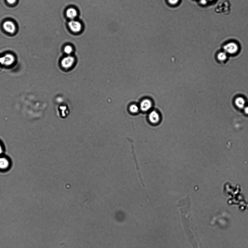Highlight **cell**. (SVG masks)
I'll return each instance as SVG.
<instances>
[{"label": "cell", "instance_id": "11", "mask_svg": "<svg viewBox=\"0 0 248 248\" xmlns=\"http://www.w3.org/2000/svg\"><path fill=\"white\" fill-rule=\"evenodd\" d=\"M217 58L220 61H225L227 58L226 53L225 52H220L218 54Z\"/></svg>", "mask_w": 248, "mask_h": 248}, {"label": "cell", "instance_id": "14", "mask_svg": "<svg viewBox=\"0 0 248 248\" xmlns=\"http://www.w3.org/2000/svg\"><path fill=\"white\" fill-rule=\"evenodd\" d=\"M179 1L180 0H168L169 4L173 5H177Z\"/></svg>", "mask_w": 248, "mask_h": 248}, {"label": "cell", "instance_id": "17", "mask_svg": "<svg viewBox=\"0 0 248 248\" xmlns=\"http://www.w3.org/2000/svg\"><path fill=\"white\" fill-rule=\"evenodd\" d=\"M2 152H3L2 148L1 145H0V155L2 154Z\"/></svg>", "mask_w": 248, "mask_h": 248}, {"label": "cell", "instance_id": "7", "mask_svg": "<svg viewBox=\"0 0 248 248\" xmlns=\"http://www.w3.org/2000/svg\"><path fill=\"white\" fill-rule=\"evenodd\" d=\"M74 58L72 56H68L65 58L62 62V65L65 69L70 68L74 63Z\"/></svg>", "mask_w": 248, "mask_h": 248}, {"label": "cell", "instance_id": "9", "mask_svg": "<svg viewBox=\"0 0 248 248\" xmlns=\"http://www.w3.org/2000/svg\"><path fill=\"white\" fill-rule=\"evenodd\" d=\"M245 101L243 98L239 97L235 100V104L236 106L240 109H243L245 106Z\"/></svg>", "mask_w": 248, "mask_h": 248}, {"label": "cell", "instance_id": "4", "mask_svg": "<svg viewBox=\"0 0 248 248\" xmlns=\"http://www.w3.org/2000/svg\"><path fill=\"white\" fill-rule=\"evenodd\" d=\"M4 29L11 34H14L16 31V26L14 23L10 21H6L3 24Z\"/></svg>", "mask_w": 248, "mask_h": 248}, {"label": "cell", "instance_id": "1", "mask_svg": "<svg viewBox=\"0 0 248 248\" xmlns=\"http://www.w3.org/2000/svg\"><path fill=\"white\" fill-rule=\"evenodd\" d=\"M189 202L188 203L185 207H179L180 211L181 212V218L183 223L184 230L186 234L188 239L194 248H200L198 246L197 242L194 238V235L191 232L188 220L186 216L190 208Z\"/></svg>", "mask_w": 248, "mask_h": 248}, {"label": "cell", "instance_id": "16", "mask_svg": "<svg viewBox=\"0 0 248 248\" xmlns=\"http://www.w3.org/2000/svg\"><path fill=\"white\" fill-rule=\"evenodd\" d=\"M244 112L246 114H248V106L244 108Z\"/></svg>", "mask_w": 248, "mask_h": 248}, {"label": "cell", "instance_id": "3", "mask_svg": "<svg viewBox=\"0 0 248 248\" xmlns=\"http://www.w3.org/2000/svg\"><path fill=\"white\" fill-rule=\"evenodd\" d=\"M68 25L69 28L73 32H80L82 29V25L80 22L75 20H72L69 22Z\"/></svg>", "mask_w": 248, "mask_h": 248}, {"label": "cell", "instance_id": "2", "mask_svg": "<svg viewBox=\"0 0 248 248\" xmlns=\"http://www.w3.org/2000/svg\"><path fill=\"white\" fill-rule=\"evenodd\" d=\"M223 49L225 52L230 54H234L238 52L239 47L236 43L231 42L225 45Z\"/></svg>", "mask_w": 248, "mask_h": 248}, {"label": "cell", "instance_id": "5", "mask_svg": "<svg viewBox=\"0 0 248 248\" xmlns=\"http://www.w3.org/2000/svg\"><path fill=\"white\" fill-rule=\"evenodd\" d=\"M149 121L153 125H156L159 122L160 118L159 114L156 111H152L149 116Z\"/></svg>", "mask_w": 248, "mask_h": 248}, {"label": "cell", "instance_id": "15", "mask_svg": "<svg viewBox=\"0 0 248 248\" xmlns=\"http://www.w3.org/2000/svg\"><path fill=\"white\" fill-rule=\"evenodd\" d=\"M7 3L10 5H13L16 2L17 0H6Z\"/></svg>", "mask_w": 248, "mask_h": 248}, {"label": "cell", "instance_id": "10", "mask_svg": "<svg viewBox=\"0 0 248 248\" xmlns=\"http://www.w3.org/2000/svg\"><path fill=\"white\" fill-rule=\"evenodd\" d=\"M9 162L6 158H0V169H6L9 166Z\"/></svg>", "mask_w": 248, "mask_h": 248}, {"label": "cell", "instance_id": "13", "mask_svg": "<svg viewBox=\"0 0 248 248\" xmlns=\"http://www.w3.org/2000/svg\"><path fill=\"white\" fill-rule=\"evenodd\" d=\"M64 52L67 54H70L73 52V48L70 45H67L64 48Z\"/></svg>", "mask_w": 248, "mask_h": 248}, {"label": "cell", "instance_id": "6", "mask_svg": "<svg viewBox=\"0 0 248 248\" xmlns=\"http://www.w3.org/2000/svg\"><path fill=\"white\" fill-rule=\"evenodd\" d=\"M152 105V102L150 99H144L140 103V109L143 112H147L151 108Z\"/></svg>", "mask_w": 248, "mask_h": 248}, {"label": "cell", "instance_id": "12", "mask_svg": "<svg viewBox=\"0 0 248 248\" xmlns=\"http://www.w3.org/2000/svg\"><path fill=\"white\" fill-rule=\"evenodd\" d=\"M129 110L132 113L136 114L138 112L139 110V107L136 105L133 104L131 105L129 107Z\"/></svg>", "mask_w": 248, "mask_h": 248}, {"label": "cell", "instance_id": "8", "mask_svg": "<svg viewBox=\"0 0 248 248\" xmlns=\"http://www.w3.org/2000/svg\"><path fill=\"white\" fill-rule=\"evenodd\" d=\"M66 16L71 20H74L77 17L78 15L77 11L74 8H69L66 11Z\"/></svg>", "mask_w": 248, "mask_h": 248}]
</instances>
